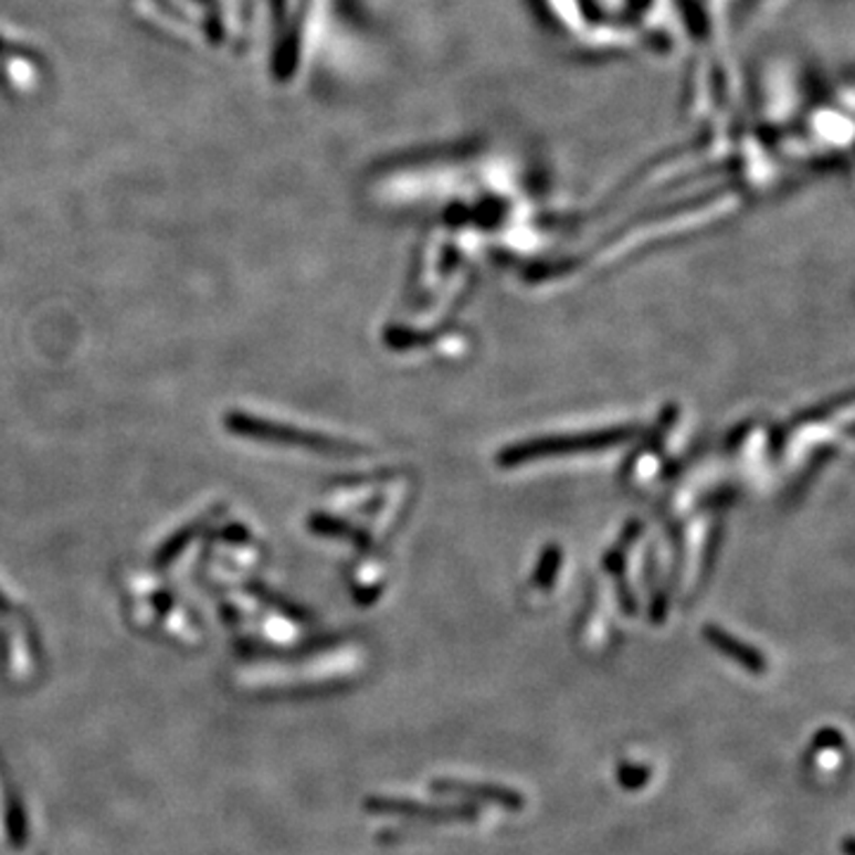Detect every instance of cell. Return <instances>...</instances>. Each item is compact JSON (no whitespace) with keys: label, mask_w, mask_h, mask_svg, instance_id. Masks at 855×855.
<instances>
[{"label":"cell","mask_w":855,"mask_h":855,"mask_svg":"<svg viewBox=\"0 0 855 855\" xmlns=\"http://www.w3.org/2000/svg\"><path fill=\"white\" fill-rule=\"evenodd\" d=\"M224 425H226V431H231L233 435L260 440V442H276V445L326 450V452L345 450L342 442H336L326 435L299 431V428L274 423V421H266V419H257L252 414H243V411H231V414H226Z\"/></svg>","instance_id":"obj_1"},{"label":"cell","mask_w":855,"mask_h":855,"mask_svg":"<svg viewBox=\"0 0 855 855\" xmlns=\"http://www.w3.org/2000/svg\"><path fill=\"white\" fill-rule=\"evenodd\" d=\"M8 606V601L3 599V597H0V609H6Z\"/></svg>","instance_id":"obj_5"},{"label":"cell","mask_w":855,"mask_h":855,"mask_svg":"<svg viewBox=\"0 0 855 855\" xmlns=\"http://www.w3.org/2000/svg\"><path fill=\"white\" fill-rule=\"evenodd\" d=\"M706 637L712 644H716L722 654H727L730 658H735L737 663H741L747 671H751V673H766V658L760 656L758 652H753L751 646L737 642L735 637L727 635V632L716 630V627H708L706 630Z\"/></svg>","instance_id":"obj_4"},{"label":"cell","mask_w":855,"mask_h":855,"mask_svg":"<svg viewBox=\"0 0 855 855\" xmlns=\"http://www.w3.org/2000/svg\"><path fill=\"white\" fill-rule=\"evenodd\" d=\"M433 789L440 791V794H456L464 799H478L487 803H497L502 808H509V811H520L526 805V799H522L518 791L497 787V784H468V782H458V780H437L433 782Z\"/></svg>","instance_id":"obj_3"},{"label":"cell","mask_w":855,"mask_h":855,"mask_svg":"<svg viewBox=\"0 0 855 855\" xmlns=\"http://www.w3.org/2000/svg\"><path fill=\"white\" fill-rule=\"evenodd\" d=\"M371 811L378 813H398L407 817H421L433 822H458V820H475L478 808L473 805H435V803H411L398 799H373L369 801Z\"/></svg>","instance_id":"obj_2"}]
</instances>
